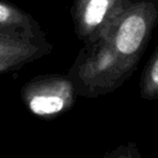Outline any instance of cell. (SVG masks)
Returning <instances> with one entry per match:
<instances>
[{"label":"cell","mask_w":158,"mask_h":158,"mask_svg":"<svg viewBox=\"0 0 158 158\" xmlns=\"http://www.w3.org/2000/svg\"><path fill=\"white\" fill-rule=\"evenodd\" d=\"M158 25V0H132L96 41L83 44L67 75L77 95L99 98L118 89L136 69Z\"/></svg>","instance_id":"obj_1"},{"label":"cell","mask_w":158,"mask_h":158,"mask_svg":"<svg viewBox=\"0 0 158 158\" xmlns=\"http://www.w3.org/2000/svg\"><path fill=\"white\" fill-rule=\"evenodd\" d=\"M75 88L65 74H43L26 81L21 100L35 116L51 120L68 111L75 100Z\"/></svg>","instance_id":"obj_2"},{"label":"cell","mask_w":158,"mask_h":158,"mask_svg":"<svg viewBox=\"0 0 158 158\" xmlns=\"http://www.w3.org/2000/svg\"><path fill=\"white\" fill-rule=\"evenodd\" d=\"M132 0H74L72 20L83 44L100 38Z\"/></svg>","instance_id":"obj_3"},{"label":"cell","mask_w":158,"mask_h":158,"mask_svg":"<svg viewBox=\"0 0 158 158\" xmlns=\"http://www.w3.org/2000/svg\"><path fill=\"white\" fill-rule=\"evenodd\" d=\"M52 44L44 38L0 35V74L14 72L49 54Z\"/></svg>","instance_id":"obj_4"},{"label":"cell","mask_w":158,"mask_h":158,"mask_svg":"<svg viewBox=\"0 0 158 158\" xmlns=\"http://www.w3.org/2000/svg\"><path fill=\"white\" fill-rule=\"evenodd\" d=\"M0 35L25 38L47 37L42 26L12 2L0 0Z\"/></svg>","instance_id":"obj_5"},{"label":"cell","mask_w":158,"mask_h":158,"mask_svg":"<svg viewBox=\"0 0 158 158\" xmlns=\"http://www.w3.org/2000/svg\"><path fill=\"white\" fill-rule=\"evenodd\" d=\"M139 93L146 100L158 99V46L147 62L141 75Z\"/></svg>","instance_id":"obj_6"},{"label":"cell","mask_w":158,"mask_h":158,"mask_svg":"<svg viewBox=\"0 0 158 158\" xmlns=\"http://www.w3.org/2000/svg\"><path fill=\"white\" fill-rule=\"evenodd\" d=\"M102 158H141V156L136 144L128 143V144L117 147L116 149L111 151Z\"/></svg>","instance_id":"obj_7"}]
</instances>
